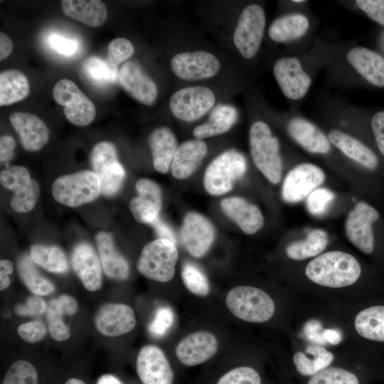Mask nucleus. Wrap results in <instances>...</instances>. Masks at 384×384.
<instances>
[{"mask_svg":"<svg viewBox=\"0 0 384 384\" xmlns=\"http://www.w3.org/2000/svg\"><path fill=\"white\" fill-rule=\"evenodd\" d=\"M361 268L351 255L341 251H330L311 260L305 274L313 282L324 287L341 288L354 284Z\"/></svg>","mask_w":384,"mask_h":384,"instance_id":"nucleus-1","label":"nucleus"},{"mask_svg":"<svg viewBox=\"0 0 384 384\" xmlns=\"http://www.w3.org/2000/svg\"><path fill=\"white\" fill-rule=\"evenodd\" d=\"M249 136L250 152L255 166L271 183H278L282 171L278 139L272 135L269 126L262 121L252 124Z\"/></svg>","mask_w":384,"mask_h":384,"instance_id":"nucleus-2","label":"nucleus"},{"mask_svg":"<svg viewBox=\"0 0 384 384\" xmlns=\"http://www.w3.org/2000/svg\"><path fill=\"white\" fill-rule=\"evenodd\" d=\"M225 303L237 318L251 323H262L270 319L275 311L272 299L263 290L238 286L229 291Z\"/></svg>","mask_w":384,"mask_h":384,"instance_id":"nucleus-3","label":"nucleus"},{"mask_svg":"<svg viewBox=\"0 0 384 384\" xmlns=\"http://www.w3.org/2000/svg\"><path fill=\"white\" fill-rule=\"evenodd\" d=\"M100 193L99 178L90 170L61 176L51 186L53 198L68 207H77L93 201Z\"/></svg>","mask_w":384,"mask_h":384,"instance_id":"nucleus-4","label":"nucleus"},{"mask_svg":"<svg viewBox=\"0 0 384 384\" xmlns=\"http://www.w3.org/2000/svg\"><path fill=\"white\" fill-rule=\"evenodd\" d=\"M178 257L174 243L158 238L143 247L137 262V270L147 278L166 282L174 276Z\"/></svg>","mask_w":384,"mask_h":384,"instance_id":"nucleus-5","label":"nucleus"},{"mask_svg":"<svg viewBox=\"0 0 384 384\" xmlns=\"http://www.w3.org/2000/svg\"><path fill=\"white\" fill-rule=\"evenodd\" d=\"M246 169V160L242 154L235 150L226 151L208 166L204 176L205 188L214 196L228 193Z\"/></svg>","mask_w":384,"mask_h":384,"instance_id":"nucleus-6","label":"nucleus"},{"mask_svg":"<svg viewBox=\"0 0 384 384\" xmlns=\"http://www.w3.org/2000/svg\"><path fill=\"white\" fill-rule=\"evenodd\" d=\"M92 171L98 176L101 193L106 196H114L120 189L125 171L117 159L114 144L107 141L96 144L90 153Z\"/></svg>","mask_w":384,"mask_h":384,"instance_id":"nucleus-7","label":"nucleus"},{"mask_svg":"<svg viewBox=\"0 0 384 384\" xmlns=\"http://www.w3.org/2000/svg\"><path fill=\"white\" fill-rule=\"evenodd\" d=\"M53 96L63 107L64 114L70 123L86 126L94 120L96 114L94 104L74 82L68 79L59 80L53 87Z\"/></svg>","mask_w":384,"mask_h":384,"instance_id":"nucleus-8","label":"nucleus"},{"mask_svg":"<svg viewBox=\"0 0 384 384\" xmlns=\"http://www.w3.org/2000/svg\"><path fill=\"white\" fill-rule=\"evenodd\" d=\"M265 27L264 10L257 4H250L241 12L233 34V43L245 58L257 53Z\"/></svg>","mask_w":384,"mask_h":384,"instance_id":"nucleus-9","label":"nucleus"},{"mask_svg":"<svg viewBox=\"0 0 384 384\" xmlns=\"http://www.w3.org/2000/svg\"><path fill=\"white\" fill-rule=\"evenodd\" d=\"M1 185L11 190L14 196L10 205L17 213H27L36 206L40 196L38 183L31 178L28 169L21 166H12L1 171Z\"/></svg>","mask_w":384,"mask_h":384,"instance_id":"nucleus-10","label":"nucleus"},{"mask_svg":"<svg viewBox=\"0 0 384 384\" xmlns=\"http://www.w3.org/2000/svg\"><path fill=\"white\" fill-rule=\"evenodd\" d=\"M215 97L213 92L205 86L182 88L170 98L169 108L178 119L191 122L199 119L214 106Z\"/></svg>","mask_w":384,"mask_h":384,"instance_id":"nucleus-11","label":"nucleus"},{"mask_svg":"<svg viewBox=\"0 0 384 384\" xmlns=\"http://www.w3.org/2000/svg\"><path fill=\"white\" fill-rule=\"evenodd\" d=\"M379 218V213L366 202H358L346 220L345 231L349 241L365 254H370L374 248L373 223Z\"/></svg>","mask_w":384,"mask_h":384,"instance_id":"nucleus-12","label":"nucleus"},{"mask_svg":"<svg viewBox=\"0 0 384 384\" xmlns=\"http://www.w3.org/2000/svg\"><path fill=\"white\" fill-rule=\"evenodd\" d=\"M325 174L317 166L304 163L294 167L286 176L282 188L285 202L298 203L324 181Z\"/></svg>","mask_w":384,"mask_h":384,"instance_id":"nucleus-13","label":"nucleus"},{"mask_svg":"<svg viewBox=\"0 0 384 384\" xmlns=\"http://www.w3.org/2000/svg\"><path fill=\"white\" fill-rule=\"evenodd\" d=\"M217 58L206 51L180 53L171 61L173 73L183 80H201L211 78L219 71Z\"/></svg>","mask_w":384,"mask_h":384,"instance_id":"nucleus-14","label":"nucleus"},{"mask_svg":"<svg viewBox=\"0 0 384 384\" xmlns=\"http://www.w3.org/2000/svg\"><path fill=\"white\" fill-rule=\"evenodd\" d=\"M96 329L102 335L116 337L131 331L136 325L134 310L120 303H107L100 306L94 316Z\"/></svg>","mask_w":384,"mask_h":384,"instance_id":"nucleus-15","label":"nucleus"},{"mask_svg":"<svg viewBox=\"0 0 384 384\" xmlns=\"http://www.w3.org/2000/svg\"><path fill=\"white\" fill-rule=\"evenodd\" d=\"M273 73L283 94L291 100L302 98L311 84V78L303 70L299 60L294 57L277 60Z\"/></svg>","mask_w":384,"mask_h":384,"instance_id":"nucleus-16","label":"nucleus"},{"mask_svg":"<svg viewBox=\"0 0 384 384\" xmlns=\"http://www.w3.org/2000/svg\"><path fill=\"white\" fill-rule=\"evenodd\" d=\"M136 368L144 384H172L174 372L164 352L157 346H143L137 356Z\"/></svg>","mask_w":384,"mask_h":384,"instance_id":"nucleus-17","label":"nucleus"},{"mask_svg":"<svg viewBox=\"0 0 384 384\" xmlns=\"http://www.w3.org/2000/svg\"><path fill=\"white\" fill-rule=\"evenodd\" d=\"M180 238L183 245L191 256L201 257L210 249L215 238V231L209 220L192 212L185 216Z\"/></svg>","mask_w":384,"mask_h":384,"instance_id":"nucleus-18","label":"nucleus"},{"mask_svg":"<svg viewBox=\"0 0 384 384\" xmlns=\"http://www.w3.org/2000/svg\"><path fill=\"white\" fill-rule=\"evenodd\" d=\"M215 336L206 331L193 332L181 339L176 347V356L185 366H195L205 363L217 352Z\"/></svg>","mask_w":384,"mask_h":384,"instance_id":"nucleus-19","label":"nucleus"},{"mask_svg":"<svg viewBox=\"0 0 384 384\" xmlns=\"http://www.w3.org/2000/svg\"><path fill=\"white\" fill-rule=\"evenodd\" d=\"M139 196L132 198L129 209L134 219L140 223H151L158 217L162 207L160 187L148 178L139 179L136 183Z\"/></svg>","mask_w":384,"mask_h":384,"instance_id":"nucleus-20","label":"nucleus"},{"mask_svg":"<svg viewBox=\"0 0 384 384\" xmlns=\"http://www.w3.org/2000/svg\"><path fill=\"white\" fill-rule=\"evenodd\" d=\"M119 79L124 90L137 101L151 105L156 100L157 87L137 63L132 60L124 63Z\"/></svg>","mask_w":384,"mask_h":384,"instance_id":"nucleus-21","label":"nucleus"},{"mask_svg":"<svg viewBox=\"0 0 384 384\" xmlns=\"http://www.w3.org/2000/svg\"><path fill=\"white\" fill-rule=\"evenodd\" d=\"M9 119L25 150L38 151L48 142V129L38 116L29 112H14Z\"/></svg>","mask_w":384,"mask_h":384,"instance_id":"nucleus-22","label":"nucleus"},{"mask_svg":"<svg viewBox=\"0 0 384 384\" xmlns=\"http://www.w3.org/2000/svg\"><path fill=\"white\" fill-rule=\"evenodd\" d=\"M71 265L84 287L95 292L102 286V270L98 257L88 243L75 245L71 255Z\"/></svg>","mask_w":384,"mask_h":384,"instance_id":"nucleus-23","label":"nucleus"},{"mask_svg":"<svg viewBox=\"0 0 384 384\" xmlns=\"http://www.w3.org/2000/svg\"><path fill=\"white\" fill-rule=\"evenodd\" d=\"M348 62L370 84L384 87V58L365 47H354L346 53Z\"/></svg>","mask_w":384,"mask_h":384,"instance_id":"nucleus-24","label":"nucleus"},{"mask_svg":"<svg viewBox=\"0 0 384 384\" xmlns=\"http://www.w3.org/2000/svg\"><path fill=\"white\" fill-rule=\"evenodd\" d=\"M225 215L233 220L246 234H254L264 225V218L259 208L240 197H232L221 201Z\"/></svg>","mask_w":384,"mask_h":384,"instance_id":"nucleus-25","label":"nucleus"},{"mask_svg":"<svg viewBox=\"0 0 384 384\" xmlns=\"http://www.w3.org/2000/svg\"><path fill=\"white\" fill-rule=\"evenodd\" d=\"M207 153L206 143L199 139H191L181 144L171 164L172 175L178 179L191 176L199 166Z\"/></svg>","mask_w":384,"mask_h":384,"instance_id":"nucleus-26","label":"nucleus"},{"mask_svg":"<svg viewBox=\"0 0 384 384\" xmlns=\"http://www.w3.org/2000/svg\"><path fill=\"white\" fill-rule=\"evenodd\" d=\"M100 262L106 275L113 279L123 281L128 278L129 265L115 248L112 235L100 232L95 235Z\"/></svg>","mask_w":384,"mask_h":384,"instance_id":"nucleus-27","label":"nucleus"},{"mask_svg":"<svg viewBox=\"0 0 384 384\" xmlns=\"http://www.w3.org/2000/svg\"><path fill=\"white\" fill-rule=\"evenodd\" d=\"M287 128L290 136L306 151L316 154H326L330 151L331 144L328 138L308 120L293 118Z\"/></svg>","mask_w":384,"mask_h":384,"instance_id":"nucleus-28","label":"nucleus"},{"mask_svg":"<svg viewBox=\"0 0 384 384\" xmlns=\"http://www.w3.org/2000/svg\"><path fill=\"white\" fill-rule=\"evenodd\" d=\"M78 310V303L71 296L63 294L52 299L46 310L48 331L57 341L67 340L70 336L68 326L63 321V315H73Z\"/></svg>","mask_w":384,"mask_h":384,"instance_id":"nucleus-29","label":"nucleus"},{"mask_svg":"<svg viewBox=\"0 0 384 384\" xmlns=\"http://www.w3.org/2000/svg\"><path fill=\"white\" fill-rule=\"evenodd\" d=\"M149 143L154 169L161 174H166L178 148L174 134L166 127L156 128L151 133Z\"/></svg>","mask_w":384,"mask_h":384,"instance_id":"nucleus-30","label":"nucleus"},{"mask_svg":"<svg viewBox=\"0 0 384 384\" xmlns=\"http://www.w3.org/2000/svg\"><path fill=\"white\" fill-rule=\"evenodd\" d=\"M329 141L346 156L368 169H375L378 164L376 155L358 139L341 130L334 129L329 133Z\"/></svg>","mask_w":384,"mask_h":384,"instance_id":"nucleus-31","label":"nucleus"},{"mask_svg":"<svg viewBox=\"0 0 384 384\" xmlns=\"http://www.w3.org/2000/svg\"><path fill=\"white\" fill-rule=\"evenodd\" d=\"M64 14L91 27H99L107 17L105 4L99 0H63Z\"/></svg>","mask_w":384,"mask_h":384,"instance_id":"nucleus-32","label":"nucleus"},{"mask_svg":"<svg viewBox=\"0 0 384 384\" xmlns=\"http://www.w3.org/2000/svg\"><path fill=\"white\" fill-rule=\"evenodd\" d=\"M237 119L238 112L233 107L218 105L213 109L206 122L194 128L193 134L199 140L221 134L229 130Z\"/></svg>","mask_w":384,"mask_h":384,"instance_id":"nucleus-33","label":"nucleus"},{"mask_svg":"<svg viewBox=\"0 0 384 384\" xmlns=\"http://www.w3.org/2000/svg\"><path fill=\"white\" fill-rule=\"evenodd\" d=\"M309 26L308 18L299 14H287L275 19L270 26L268 33L272 40L284 43L301 38Z\"/></svg>","mask_w":384,"mask_h":384,"instance_id":"nucleus-34","label":"nucleus"},{"mask_svg":"<svg viewBox=\"0 0 384 384\" xmlns=\"http://www.w3.org/2000/svg\"><path fill=\"white\" fill-rule=\"evenodd\" d=\"M334 358V354L324 347L309 345L304 352L299 351L294 353L293 361L299 373L304 376H313L327 368Z\"/></svg>","mask_w":384,"mask_h":384,"instance_id":"nucleus-35","label":"nucleus"},{"mask_svg":"<svg viewBox=\"0 0 384 384\" xmlns=\"http://www.w3.org/2000/svg\"><path fill=\"white\" fill-rule=\"evenodd\" d=\"M30 91L26 76L20 70H8L0 74V106L23 100Z\"/></svg>","mask_w":384,"mask_h":384,"instance_id":"nucleus-36","label":"nucleus"},{"mask_svg":"<svg viewBox=\"0 0 384 384\" xmlns=\"http://www.w3.org/2000/svg\"><path fill=\"white\" fill-rule=\"evenodd\" d=\"M355 328L365 338L384 342V306H373L361 311L355 319Z\"/></svg>","mask_w":384,"mask_h":384,"instance_id":"nucleus-37","label":"nucleus"},{"mask_svg":"<svg viewBox=\"0 0 384 384\" xmlns=\"http://www.w3.org/2000/svg\"><path fill=\"white\" fill-rule=\"evenodd\" d=\"M17 270L20 278L33 294L46 296L55 291L53 284L40 274L30 255L25 254L18 258Z\"/></svg>","mask_w":384,"mask_h":384,"instance_id":"nucleus-38","label":"nucleus"},{"mask_svg":"<svg viewBox=\"0 0 384 384\" xmlns=\"http://www.w3.org/2000/svg\"><path fill=\"white\" fill-rule=\"evenodd\" d=\"M30 256L36 264L53 273H65L69 269L65 254L55 245H33Z\"/></svg>","mask_w":384,"mask_h":384,"instance_id":"nucleus-39","label":"nucleus"},{"mask_svg":"<svg viewBox=\"0 0 384 384\" xmlns=\"http://www.w3.org/2000/svg\"><path fill=\"white\" fill-rule=\"evenodd\" d=\"M329 242L326 233L321 229L311 230L303 240L289 244L286 252L287 256L295 260H304L320 254Z\"/></svg>","mask_w":384,"mask_h":384,"instance_id":"nucleus-40","label":"nucleus"},{"mask_svg":"<svg viewBox=\"0 0 384 384\" xmlns=\"http://www.w3.org/2000/svg\"><path fill=\"white\" fill-rule=\"evenodd\" d=\"M82 70L86 78L97 86L113 84L119 78L118 68L97 56L86 58L82 63Z\"/></svg>","mask_w":384,"mask_h":384,"instance_id":"nucleus-41","label":"nucleus"},{"mask_svg":"<svg viewBox=\"0 0 384 384\" xmlns=\"http://www.w3.org/2000/svg\"><path fill=\"white\" fill-rule=\"evenodd\" d=\"M2 384H38V373L32 363L19 360L9 368Z\"/></svg>","mask_w":384,"mask_h":384,"instance_id":"nucleus-42","label":"nucleus"},{"mask_svg":"<svg viewBox=\"0 0 384 384\" xmlns=\"http://www.w3.org/2000/svg\"><path fill=\"white\" fill-rule=\"evenodd\" d=\"M181 277L184 285L193 294L205 297L210 292L209 283L202 271L192 263H186L182 269Z\"/></svg>","mask_w":384,"mask_h":384,"instance_id":"nucleus-43","label":"nucleus"},{"mask_svg":"<svg viewBox=\"0 0 384 384\" xmlns=\"http://www.w3.org/2000/svg\"><path fill=\"white\" fill-rule=\"evenodd\" d=\"M307 384H359L353 373L337 367L326 368L313 375Z\"/></svg>","mask_w":384,"mask_h":384,"instance_id":"nucleus-44","label":"nucleus"},{"mask_svg":"<svg viewBox=\"0 0 384 384\" xmlns=\"http://www.w3.org/2000/svg\"><path fill=\"white\" fill-rule=\"evenodd\" d=\"M334 198V193L329 189L316 188L306 198L307 210L314 216H321L326 213Z\"/></svg>","mask_w":384,"mask_h":384,"instance_id":"nucleus-45","label":"nucleus"},{"mask_svg":"<svg viewBox=\"0 0 384 384\" xmlns=\"http://www.w3.org/2000/svg\"><path fill=\"white\" fill-rule=\"evenodd\" d=\"M216 384H261V378L254 368L241 366L228 371Z\"/></svg>","mask_w":384,"mask_h":384,"instance_id":"nucleus-46","label":"nucleus"},{"mask_svg":"<svg viewBox=\"0 0 384 384\" xmlns=\"http://www.w3.org/2000/svg\"><path fill=\"white\" fill-rule=\"evenodd\" d=\"M134 52V48L129 41L122 37L117 38L108 45L106 60L118 68V65L129 58Z\"/></svg>","mask_w":384,"mask_h":384,"instance_id":"nucleus-47","label":"nucleus"},{"mask_svg":"<svg viewBox=\"0 0 384 384\" xmlns=\"http://www.w3.org/2000/svg\"><path fill=\"white\" fill-rule=\"evenodd\" d=\"M174 314L169 306H161L156 312L154 319L149 325V331L156 337L164 336L173 325Z\"/></svg>","mask_w":384,"mask_h":384,"instance_id":"nucleus-48","label":"nucleus"},{"mask_svg":"<svg viewBox=\"0 0 384 384\" xmlns=\"http://www.w3.org/2000/svg\"><path fill=\"white\" fill-rule=\"evenodd\" d=\"M17 331L23 341L29 343H35L45 337L47 329L41 321L35 320L19 325Z\"/></svg>","mask_w":384,"mask_h":384,"instance_id":"nucleus-49","label":"nucleus"},{"mask_svg":"<svg viewBox=\"0 0 384 384\" xmlns=\"http://www.w3.org/2000/svg\"><path fill=\"white\" fill-rule=\"evenodd\" d=\"M47 310L46 302L41 296L33 295L29 297L26 304H17L14 307L15 312L20 316H38Z\"/></svg>","mask_w":384,"mask_h":384,"instance_id":"nucleus-50","label":"nucleus"},{"mask_svg":"<svg viewBox=\"0 0 384 384\" xmlns=\"http://www.w3.org/2000/svg\"><path fill=\"white\" fill-rule=\"evenodd\" d=\"M356 4L370 19L384 26V0H357Z\"/></svg>","mask_w":384,"mask_h":384,"instance_id":"nucleus-51","label":"nucleus"},{"mask_svg":"<svg viewBox=\"0 0 384 384\" xmlns=\"http://www.w3.org/2000/svg\"><path fill=\"white\" fill-rule=\"evenodd\" d=\"M51 46L58 53L65 55L74 54L78 49L75 41L66 38L58 34H53L49 38Z\"/></svg>","mask_w":384,"mask_h":384,"instance_id":"nucleus-52","label":"nucleus"},{"mask_svg":"<svg viewBox=\"0 0 384 384\" xmlns=\"http://www.w3.org/2000/svg\"><path fill=\"white\" fill-rule=\"evenodd\" d=\"M370 124L377 146L384 156V111L376 112L373 116Z\"/></svg>","mask_w":384,"mask_h":384,"instance_id":"nucleus-53","label":"nucleus"},{"mask_svg":"<svg viewBox=\"0 0 384 384\" xmlns=\"http://www.w3.org/2000/svg\"><path fill=\"white\" fill-rule=\"evenodd\" d=\"M154 230L156 231V235L159 236V238L165 239L169 240L174 243L175 245L177 242L176 235L169 225H168L165 222H164L159 217L150 223Z\"/></svg>","mask_w":384,"mask_h":384,"instance_id":"nucleus-54","label":"nucleus"},{"mask_svg":"<svg viewBox=\"0 0 384 384\" xmlns=\"http://www.w3.org/2000/svg\"><path fill=\"white\" fill-rule=\"evenodd\" d=\"M16 142L13 137L9 135L0 138V161L1 163L8 161L14 154Z\"/></svg>","mask_w":384,"mask_h":384,"instance_id":"nucleus-55","label":"nucleus"},{"mask_svg":"<svg viewBox=\"0 0 384 384\" xmlns=\"http://www.w3.org/2000/svg\"><path fill=\"white\" fill-rule=\"evenodd\" d=\"M14 271L13 263L8 260L0 261V289L5 290L11 283L9 274Z\"/></svg>","mask_w":384,"mask_h":384,"instance_id":"nucleus-56","label":"nucleus"},{"mask_svg":"<svg viewBox=\"0 0 384 384\" xmlns=\"http://www.w3.org/2000/svg\"><path fill=\"white\" fill-rule=\"evenodd\" d=\"M13 50V42L4 33H0V60L8 57Z\"/></svg>","mask_w":384,"mask_h":384,"instance_id":"nucleus-57","label":"nucleus"},{"mask_svg":"<svg viewBox=\"0 0 384 384\" xmlns=\"http://www.w3.org/2000/svg\"><path fill=\"white\" fill-rule=\"evenodd\" d=\"M321 328V324L315 320H311L309 321L304 327V332L306 336H308L310 339L314 341L323 343L322 338L317 335V329Z\"/></svg>","mask_w":384,"mask_h":384,"instance_id":"nucleus-58","label":"nucleus"},{"mask_svg":"<svg viewBox=\"0 0 384 384\" xmlns=\"http://www.w3.org/2000/svg\"><path fill=\"white\" fill-rule=\"evenodd\" d=\"M324 340L331 344H338L341 341V334L340 331L335 329H325L323 331Z\"/></svg>","mask_w":384,"mask_h":384,"instance_id":"nucleus-59","label":"nucleus"},{"mask_svg":"<svg viewBox=\"0 0 384 384\" xmlns=\"http://www.w3.org/2000/svg\"><path fill=\"white\" fill-rule=\"evenodd\" d=\"M97 384H122L115 376L110 374L103 375Z\"/></svg>","mask_w":384,"mask_h":384,"instance_id":"nucleus-60","label":"nucleus"},{"mask_svg":"<svg viewBox=\"0 0 384 384\" xmlns=\"http://www.w3.org/2000/svg\"><path fill=\"white\" fill-rule=\"evenodd\" d=\"M65 384H86L82 380L78 378H70L68 380Z\"/></svg>","mask_w":384,"mask_h":384,"instance_id":"nucleus-61","label":"nucleus"},{"mask_svg":"<svg viewBox=\"0 0 384 384\" xmlns=\"http://www.w3.org/2000/svg\"><path fill=\"white\" fill-rule=\"evenodd\" d=\"M294 3H297V4H301V3H303V2H305V1H303V0H294L293 1Z\"/></svg>","mask_w":384,"mask_h":384,"instance_id":"nucleus-62","label":"nucleus"}]
</instances>
